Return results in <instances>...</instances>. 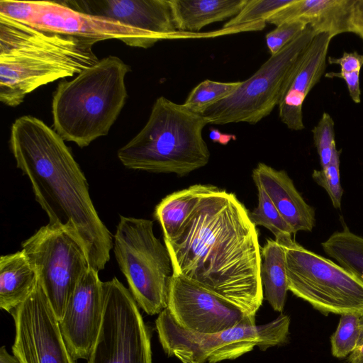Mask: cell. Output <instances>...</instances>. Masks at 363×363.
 Instances as JSON below:
<instances>
[{"mask_svg":"<svg viewBox=\"0 0 363 363\" xmlns=\"http://www.w3.org/2000/svg\"><path fill=\"white\" fill-rule=\"evenodd\" d=\"M164 242L173 274L213 292L255 320L264 299L259 235L250 211L235 194L216 186L178 233Z\"/></svg>","mask_w":363,"mask_h":363,"instance_id":"cell-1","label":"cell"},{"mask_svg":"<svg viewBox=\"0 0 363 363\" xmlns=\"http://www.w3.org/2000/svg\"><path fill=\"white\" fill-rule=\"evenodd\" d=\"M10 147L36 201L49 218L78 238L90 267L99 272L110 259L111 234L92 203L86 179L65 140L43 121L23 116L13 123Z\"/></svg>","mask_w":363,"mask_h":363,"instance_id":"cell-2","label":"cell"},{"mask_svg":"<svg viewBox=\"0 0 363 363\" xmlns=\"http://www.w3.org/2000/svg\"><path fill=\"white\" fill-rule=\"evenodd\" d=\"M96 43L0 14V101L16 107L38 87L79 74L99 60Z\"/></svg>","mask_w":363,"mask_h":363,"instance_id":"cell-3","label":"cell"},{"mask_svg":"<svg viewBox=\"0 0 363 363\" xmlns=\"http://www.w3.org/2000/svg\"><path fill=\"white\" fill-rule=\"evenodd\" d=\"M130 69L109 55L73 79L60 82L52 97L54 130L80 147L106 135L125 104V78Z\"/></svg>","mask_w":363,"mask_h":363,"instance_id":"cell-4","label":"cell"},{"mask_svg":"<svg viewBox=\"0 0 363 363\" xmlns=\"http://www.w3.org/2000/svg\"><path fill=\"white\" fill-rule=\"evenodd\" d=\"M207 124L202 114L160 96L145 126L118 150V157L128 169L186 175L208 163L203 138Z\"/></svg>","mask_w":363,"mask_h":363,"instance_id":"cell-5","label":"cell"},{"mask_svg":"<svg viewBox=\"0 0 363 363\" xmlns=\"http://www.w3.org/2000/svg\"><path fill=\"white\" fill-rule=\"evenodd\" d=\"M291 319L281 313L269 323L257 325H238L212 334L183 329L167 308L155 320L162 347L168 357L182 363H218L235 359L258 347L264 351L283 345L289 340Z\"/></svg>","mask_w":363,"mask_h":363,"instance_id":"cell-6","label":"cell"},{"mask_svg":"<svg viewBox=\"0 0 363 363\" xmlns=\"http://www.w3.org/2000/svg\"><path fill=\"white\" fill-rule=\"evenodd\" d=\"M113 250L138 306L150 315L167 308L173 269L165 245L154 234L153 222L120 216Z\"/></svg>","mask_w":363,"mask_h":363,"instance_id":"cell-7","label":"cell"},{"mask_svg":"<svg viewBox=\"0 0 363 363\" xmlns=\"http://www.w3.org/2000/svg\"><path fill=\"white\" fill-rule=\"evenodd\" d=\"M276 241L285 252L289 291L325 315H363L362 279L304 248L292 236Z\"/></svg>","mask_w":363,"mask_h":363,"instance_id":"cell-8","label":"cell"},{"mask_svg":"<svg viewBox=\"0 0 363 363\" xmlns=\"http://www.w3.org/2000/svg\"><path fill=\"white\" fill-rule=\"evenodd\" d=\"M315 35L307 26L278 53L271 55L250 78L241 82L232 94L208 107L201 114L208 124L245 122L255 125L269 116L279 104L293 66Z\"/></svg>","mask_w":363,"mask_h":363,"instance_id":"cell-9","label":"cell"},{"mask_svg":"<svg viewBox=\"0 0 363 363\" xmlns=\"http://www.w3.org/2000/svg\"><path fill=\"white\" fill-rule=\"evenodd\" d=\"M60 321L83 274L91 267L81 242L65 229L49 223L22 243Z\"/></svg>","mask_w":363,"mask_h":363,"instance_id":"cell-10","label":"cell"},{"mask_svg":"<svg viewBox=\"0 0 363 363\" xmlns=\"http://www.w3.org/2000/svg\"><path fill=\"white\" fill-rule=\"evenodd\" d=\"M104 309L88 363H152L150 334L129 289L103 282Z\"/></svg>","mask_w":363,"mask_h":363,"instance_id":"cell-11","label":"cell"},{"mask_svg":"<svg viewBox=\"0 0 363 363\" xmlns=\"http://www.w3.org/2000/svg\"><path fill=\"white\" fill-rule=\"evenodd\" d=\"M10 313L16 332L12 350L21 363H77L38 281L28 298Z\"/></svg>","mask_w":363,"mask_h":363,"instance_id":"cell-12","label":"cell"},{"mask_svg":"<svg viewBox=\"0 0 363 363\" xmlns=\"http://www.w3.org/2000/svg\"><path fill=\"white\" fill-rule=\"evenodd\" d=\"M167 309L179 326L202 334L256 325L255 320L230 302L174 274L169 281Z\"/></svg>","mask_w":363,"mask_h":363,"instance_id":"cell-13","label":"cell"},{"mask_svg":"<svg viewBox=\"0 0 363 363\" xmlns=\"http://www.w3.org/2000/svg\"><path fill=\"white\" fill-rule=\"evenodd\" d=\"M37 28L96 41L116 39L130 47L148 48L162 35L138 30L116 20L75 10L63 1H32V11L24 23Z\"/></svg>","mask_w":363,"mask_h":363,"instance_id":"cell-14","label":"cell"},{"mask_svg":"<svg viewBox=\"0 0 363 363\" xmlns=\"http://www.w3.org/2000/svg\"><path fill=\"white\" fill-rule=\"evenodd\" d=\"M69 7L89 14L116 20L138 30L162 35L166 40L211 38L245 32L244 26L205 33L176 29L169 0L65 1Z\"/></svg>","mask_w":363,"mask_h":363,"instance_id":"cell-15","label":"cell"},{"mask_svg":"<svg viewBox=\"0 0 363 363\" xmlns=\"http://www.w3.org/2000/svg\"><path fill=\"white\" fill-rule=\"evenodd\" d=\"M98 274L90 267L83 274L59 321L63 338L75 359H88L100 330L104 297Z\"/></svg>","mask_w":363,"mask_h":363,"instance_id":"cell-16","label":"cell"},{"mask_svg":"<svg viewBox=\"0 0 363 363\" xmlns=\"http://www.w3.org/2000/svg\"><path fill=\"white\" fill-rule=\"evenodd\" d=\"M328 33L315 35L293 66L283 88L279 106L281 122L291 130L304 129L303 104L325 73L330 41Z\"/></svg>","mask_w":363,"mask_h":363,"instance_id":"cell-17","label":"cell"},{"mask_svg":"<svg viewBox=\"0 0 363 363\" xmlns=\"http://www.w3.org/2000/svg\"><path fill=\"white\" fill-rule=\"evenodd\" d=\"M356 0H292L272 15L266 23L278 26L298 21L309 26L316 34L335 35L352 33Z\"/></svg>","mask_w":363,"mask_h":363,"instance_id":"cell-18","label":"cell"},{"mask_svg":"<svg viewBox=\"0 0 363 363\" xmlns=\"http://www.w3.org/2000/svg\"><path fill=\"white\" fill-rule=\"evenodd\" d=\"M252 179L259 184L294 235L299 231L311 232L315 225V210L296 189L284 170H277L259 162L252 170Z\"/></svg>","mask_w":363,"mask_h":363,"instance_id":"cell-19","label":"cell"},{"mask_svg":"<svg viewBox=\"0 0 363 363\" xmlns=\"http://www.w3.org/2000/svg\"><path fill=\"white\" fill-rule=\"evenodd\" d=\"M247 0H169L177 30L199 33L203 27L235 16Z\"/></svg>","mask_w":363,"mask_h":363,"instance_id":"cell-20","label":"cell"},{"mask_svg":"<svg viewBox=\"0 0 363 363\" xmlns=\"http://www.w3.org/2000/svg\"><path fill=\"white\" fill-rule=\"evenodd\" d=\"M38 274L25 252L0 257V307L10 313L24 302L35 289Z\"/></svg>","mask_w":363,"mask_h":363,"instance_id":"cell-21","label":"cell"},{"mask_svg":"<svg viewBox=\"0 0 363 363\" xmlns=\"http://www.w3.org/2000/svg\"><path fill=\"white\" fill-rule=\"evenodd\" d=\"M216 186L197 184L165 196L156 206L154 212L155 219L161 225L163 238H174L202 198Z\"/></svg>","mask_w":363,"mask_h":363,"instance_id":"cell-22","label":"cell"},{"mask_svg":"<svg viewBox=\"0 0 363 363\" xmlns=\"http://www.w3.org/2000/svg\"><path fill=\"white\" fill-rule=\"evenodd\" d=\"M261 281L264 298L274 311H284L288 283L285 252L275 240L267 239L261 250Z\"/></svg>","mask_w":363,"mask_h":363,"instance_id":"cell-23","label":"cell"},{"mask_svg":"<svg viewBox=\"0 0 363 363\" xmlns=\"http://www.w3.org/2000/svg\"><path fill=\"white\" fill-rule=\"evenodd\" d=\"M321 246L328 256L363 281V236L343 225L342 230L333 233Z\"/></svg>","mask_w":363,"mask_h":363,"instance_id":"cell-24","label":"cell"},{"mask_svg":"<svg viewBox=\"0 0 363 363\" xmlns=\"http://www.w3.org/2000/svg\"><path fill=\"white\" fill-rule=\"evenodd\" d=\"M255 184L258 192V205L250 212L252 223L255 226H263L271 231L276 240L292 236V228L280 215L263 187L258 183Z\"/></svg>","mask_w":363,"mask_h":363,"instance_id":"cell-25","label":"cell"},{"mask_svg":"<svg viewBox=\"0 0 363 363\" xmlns=\"http://www.w3.org/2000/svg\"><path fill=\"white\" fill-rule=\"evenodd\" d=\"M240 82H220L206 79L191 91L183 104L201 114L210 106L232 94Z\"/></svg>","mask_w":363,"mask_h":363,"instance_id":"cell-26","label":"cell"},{"mask_svg":"<svg viewBox=\"0 0 363 363\" xmlns=\"http://www.w3.org/2000/svg\"><path fill=\"white\" fill-rule=\"evenodd\" d=\"M359 315H340L335 332L330 337L331 352L336 358H344L355 350L359 336Z\"/></svg>","mask_w":363,"mask_h":363,"instance_id":"cell-27","label":"cell"},{"mask_svg":"<svg viewBox=\"0 0 363 363\" xmlns=\"http://www.w3.org/2000/svg\"><path fill=\"white\" fill-rule=\"evenodd\" d=\"M292 0H247L241 11L223 28H232L258 21H267Z\"/></svg>","mask_w":363,"mask_h":363,"instance_id":"cell-28","label":"cell"},{"mask_svg":"<svg viewBox=\"0 0 363 363\" xmlns=\"http://www.w3.org/2000/svg\"><path fill=\"white\" fill-rule=\"evenodd\" d=\"M341 150L335 148L330 163L320 170L314 169L312 178L328 194L335 208H341L343 189L340 182V164Z\"/></svg>","mask_w":363,"mask_h":363,"instance_id":"cell-29","label":"cell"},{"mask_svg":"<svg viewBox=\"0 0 363 363\" xmlns=\"http://www.w3.org/2000/svg\"><path fill=\"white\" fill-rule=\"evenodd\" d=\"M311 131L320 165L323 169L330 163L336 148L335 123L331 116L324 112Z\"/></svg>","mask_w":363,"mask_h":363,"instance_id":"cell-30","label":"cell"},{"mask_svg":"<svg viewBox=\"0 0 363 363\" xmlns=\"http://www.w3.org/2000/svg\"><path fill=\"white\" fill-rule=\"evenodd\" d=\"M307 27L305 24L293 21L282 23L266 35L267 46L271 55L278 53Z\"/></svg>","mask_w":363,"mask_h":363,"instance_id":"cell-31","label":"cell"},{"mask_svg":"<svg viewBox=\"0 0 363 363\" xmlns=\"http://www.w3.org/2000/svg\"><path fill=\"white\" fill-rule=\"evenodd\" d=\"M359 73L360 71L352 72H330L325 74L327 78H340L342 79L347 86L349 94L355 104H359L361 101V90L359 86Z\"/></svg>","mask_w":363,"mask_h":363,"instance_id":"cell-32","label":"cell"},{"mask_svg":"<svg viewBox=\"0 0 363 363\" xmlns=\"http://www.w3.org/2000/svg\"><path fill=\"white\" fill-rule=\"evenodd\" d=\"M328 61L330 65H338L341 72H352L360 71L363 66V55L357 52H345L340 57L330 56Z\"/></svg>","mask_w":363,"mask_h":363,"instance_id":"cell-33","label":"cell"},{"mask_svg":"<svg viewBox=\"0 0 363 363\" xmlns=\"http://www.w3.org/2000/svg\"><path fill=\"white\" fill-rule=\"evenodd\" d=\"M352 33L363 40V0H356L352 22Z\"/></svg>","mask_w":363,"mask_h":363,"instance_id":"cell-34","label":"cell"},{"mask_svg":"<svg viewBox=\"0 0 363 363\" xmlns=\"http://www.w3.org/2000/svg\"><path fill=\"white\" fill-rule=\"evenodd\" d=\"M350 363H363V315L359 317V336L355 350L348 357Z\"/></svg>","mask_w":363,"mask_h":363,"instance_id":"cell-35","label":"cell"},{"mask_svg":"<svg viewBox=\"0 0 363 363\" xmlns=\"http://www.w3.org/2000/svg\"><path fill=\"white\" fill-rule=\"evenodd\" d=\"M209 137L213 142L218 143L221 145H227L231 140L236 139L235 135L222 133L216 128L211 130Z\"/></svg>","mask_w":363,"mask_h":363,"instance_id":"cell-36","label":"cell"},{"mask_svg":"<svg viewBox=\"0 0 363 363\" xmlns=\"http://www.w3.org/2000/svg\"><path fill=\"white\" fill-rule=\"evenodd\" d=\"M0 363H21L20 360L14 354H10L5 346H2L0 349Z\"/></svg>","mask_w":363,"mask_h":363,"instance_id":"cell-37","label":"cell"}]
</instances>
